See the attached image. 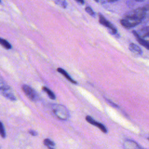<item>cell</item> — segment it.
Instances as JSON below:
<instances>
[{
    "label": "cell",
    "mask_w": 149,
    "mask_h": 149,
    "mask_svg": "<svg viewBox=\"0 0 149 149\" xmlns=\"http://www.w3.org/2000/svg\"><path fill=\"white\" fill-rule=\"evenodd\" d=\"M99 22L100 24H101L104 26L107 27L109 29V30L111 34H112L113 35L116 36L117 37H119V33H118V31H117L116 29L114 27V26L112 23H111L108 20H107L101 15H99Z\"/></svg>",
    "instance_id": "4"
},
{
    "label": "cell",
    "mask_w": 149,
    "mask_h": 149,
    "mask_svg": "<svg viewBox=\"0 0 149 149\" xmlns=\"http://www.w3.org/2000/svg\"><path fill=\"white\" fill-rule=\"evenodd\" d=\"M1 0H0V2H1Z\"/></svg>",
    "instance_id": "23"
},
{
    "label": "cell",
    "mask_w": 149,
    "mask_h": 149,
    "mask_svg": "<svg viewBox=\"0 0 149 149\" xmlns=\"http://www.w3.org/2000/svg\"><path fill=\"white\" fill-rule=\"evenodd\" d=\"M22 90L26 96L33 101H37L38 100V96L37 93L31 87L27 85H23Z\"/></svg>",
    "instance_id": "5"
},
{
    "label": "cell",
    "mask_w": 149,
    "mask_h": 149,
    "mask_svg": "<svg viewBox=\"0 0 149 149\" xmlns=\"http://www.w3.org/2000/svg\"><path fill=\"white\" fill-rule=\"evenodd\" d=\"M55 3L60 6L62 8H66L67 7L68 3L66 1V0H54Z\"/></svg>",
    "instance_id": "15"
},
{
    "label": "cell",
    "mask_w": 149,
    "mask_h": 149,
    "mask_svg": "<svg viewBox=\"0 0 149 149\" xmlns=\"http://www.w3.org/2000/svg\"><path fill=\"white\" fill-rule=\"evenodd\" d=\"M86 119L87 120V121L90 123L91 125H93L95 126H97V127H98L102 132L104 133H107V128L105 127V126L104 125H102L101 123L97 122V121H95L94 119H93L91 116H87L86 117Z\"/></svg>",
    "instance_id": "6"
},
{
    "label": "cell",
    "mask_w": 149,
    "mask_h": 149,
    "mask_svg": "<svg viewBox=\"0 0 149 149\" xmlns=\"http://www.w3.org/2000/svg\"><path fill=\"white\" fill-rule=\"evenodd\" d=\"M29 132L32 135V136H37V132H36L34 130H29Z\"/></svg>",
    "instance_id": "18"
},
{
    "label": "cell",
    "mask_w": 149,
    "mask_h": 149,
    "mask_svg": "<svg viewBox=\"0 0 149 149\" xmlns=\"http://www.w3.org/2000/svg\"><path fill=\"white\" fill-rule=\"evenodd\" d=\"M0 45L6 49H10L12 48V45L6 40L0 38Z\"/></svg>",
    "instance_id": "12"
},
{
    "label": "cell",
    "mask_w": 149,
    "mask_h": 149,
    "mask_svg": "<svg viewBox=\"0 0 149 149\" xmlns=\"http://www.w3.org/2000/svg\"><path fill=\"white\" fill-rule=\"evenodd\" d=\"M0 94L10 101H16L15 96L10 87L4 81L0 76Z\"/></svg>",
    "instance_id": "2"
},
{
    "label": "cell",
    "mask_w": 149,
    "mask_h": 149,
    "mask_svg": "<svg viewBox=\"0 0 149 149\" xmlns=\"http://www.w3.org/2000/svg\"><path fill=\"white\" fill-rule=\"evenodd\" d=\"M85 10H86L90 15H91V16H93V17L95 16V14L94 12L93 11V10L90 6H87V7H86Z\"/></svg>",
    "instance_id": "17"
},
{
    "label": "cell",
    "mask_w": 149,
    "mask_h": 149,
    "mask_svg": "<svg viewBox=\"0 0 149 149\" xmlns=\"http://www.w3.org/2000/svg\"><path fill=\"white\" fill-rule=\"evenodd\" d=\"M54 114L61 120H68L69 117V113L66 108L60 104H52L51 105Z\"/></svg>",
    "instance_id": "3"
},
{
    "label": "cell",
    "mask_w": 149,
    "mask_h": 149,
    "mask_svg": "<svg viewBox=\"0 0 149 149\" xmlns=\"http://www.w3.org/2000/svg\"><path fill=\"white\" fill-rule=\"evenodd\" d=\"M80 5H83L84 3V0H75Z\"/></svg>",
    "instance_id": "19"
},
{
    "label": "cell",
    "mask_w": 149,
    "mask_h": 149,
    "mask_svg": "<svg viewBox=\"0 0 149 149\" xmlns=\"http://www.w3.org/2000/svg\"><path fill=\"white\" fill-rule=\"evenodd\" d=\"M133 34H134V37L136 38V40L138 41L139 44H140L141 45H143L144 47H145L147 49H149V42H148L147 41L142 38L139 36L137 31H133Z\"/></svg>",
    "instance_id": "9"
},
{
    "label": "cell",
    "mask_w": 149,
    "mask_h": 149,
    "mask_svg": "<svg viewBox=\"0 0 149 149\" xmlns=\"http://www.w3.org/2000/svg\"><path fill=\"white\" fill-rule=\"evenodd\" d=\"M44 144L48 148V149H55V143L48 139H46L44 140Z\"/></svg>",
    "instance_id": "14"
},
{
    "label": "cell",
    "mask_w": 149,
    "mask_h": 149,
    "mask_svg": "<svg viewBox=\"0 0 149 149\" xmlns=\"http://www.w3.org/2000/svg\"><path fill=\"white\" fill-rule=\"evenodd\" d=\"M148 140H149V138H148Z\"/></svg>",
    "instance_id": "24"
},
{
    "label": "cell",
    "mask_w": 149,
    "mask_h": 149,
    "mask_svg": "<svg viewBox=\"0 0 149 149\" xmlns=\"http://www.w3.org/2000/svg\"><path fill=\"white\" fill-rule=\"evenodd\" d=\"M108 1V2H115V1H117L118 0H107Z\"/></svg>",
    "instance_id": "20"
},
{
    "label": "cell",
    "mask_w": 149,
    "mask_h": 149,
    "mask_svg": "<svg viewBox=\"0 0 149 149\" xmlns=\"http://www.w3.org/2000/svg\"><path fill=\"white\" fill-rule=\"evenodd\" d=\"M57 71L60 73L61 74H62L63 76H65V77L68 79L70 82L72 83H74V84H77V82L76 81H74L70 76V75L68 73V72H66L64 69H63L62 68H58L57 69Z\"/></svg>",
    "instance_id": "11"
},
{
    "label": "cell",
    "mask_w": 149,
    "mask_h": 149,
    "mask_svg": "<svg viewBox=\"0 0 149 149\" xmlns=\"http://www.w3.org/2000/svg\"><path fill=\"white\" fill-rule=\"evenodd\" d=\"M94 1H97V2H98V0H94Z\"/></svg>",
    "instance_id": "22"
},
{
    "label": "cell",
    "mask_w": 149,
    "mask_h": 149,
    "mask_svg": "<svg viewBox=\"0 0 149 149\" xmlns=\"http://www.w3.org/2000/svg\"><path fill=\"white\" fill-rule=\"evenodd\" d=\"M125 149H144L139 146L136 142L131 140H126L123 143Z\"/></svg>",
    "instance_id": "7"
},
{
    "label": "cell",
    "mask_w": 149,
    "mask_h": 149,
    "mask_svg": "<svg viewBox=\"0 0 149 149\" xmlns=\"http://www.w3.org/2000/svg\"><path fill=\"white\" fill-rule=\"evenodd\" d=\"M129 49L131 52H132L134 54H136L141 55L143 53L141 49L137 45H136L134 43H131L129 44Z\"/></svg>",
    "instance_id": "10"
},
{
    "label": "cell",
    "mask_w": 149,
    "mask_h": 149,
    "mask_svg": "<svg viewBox=\"0 0 149 149\" xmlns=\"http://www.w3.org/2000/svg\"><path fill=\"white\" fill-rule=\"evenodd\" d=\"M0 135L3 138H5L6 136V132L3 126V124L1 123V122H0Z\"/></svg>",
    "instance_id": "16"
},
{
    "label": "cell",
    "mask_w": 149,
    "mask_h": 149,
    "mask_svg": "<svg viewBox=\"0 0 149 149\" xmlns=\"http://www.w3.org/2000/svg\"><path fill=\"white\" fill-rule=\"evenodd\" d=\"M137 33L140 37L149 42V27H143Z\"/></svg>",
    "instance_id": "8"
},
{
    "label": "cell",
    "mask_w": 149,
    "mask_h": 149,
    "mask_svg": "<svg viewBox=\"0 0 149 149\" xmlns=\"http://www.w3.org/2000/svg\"><path fill=\"white\" fill-rule=\"evenodd\" d=\"M42 90L47 93V94L48 95V97L51 100H55V95L54 93L50 89H49L48 88H47L46 87H42Z\"/></svg>",
    "instance_id": "13"
},
{
    "label": "cell",
    "mask_w": 149,
    "mask_h": 149,
    "mask_svg": "<svg viewBox=\"0 0 149 149\" xmlns=\"http://www.w3.org/2000/svg\"><path fill=\"white\" fill-rule=\"evenodd\" d=\"M134 1H136L137 2H141V1H143L144 0H134Z\"/></svg>",
    "instance_id": "21"
},
{
    "label": "cell",
    "mask_w": 149,
    "mask_h": 149,
    "mask_svg": "<svg viewBox=\"0 0 149 149\" xmlns=\"http://www.w3.org/2000/svg\"><path fill=\"white\" fill-rule=\"evenodd\" d=\"M146 19H149V6L130 11L125 15L120 22L125 28L130 29L138 25Z\"/></svg>",
    "instance_id": "1"
}]
</instances>
